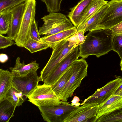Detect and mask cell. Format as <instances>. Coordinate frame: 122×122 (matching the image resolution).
Returning <instances> with one entry per match:
<instances>
[{
    "instance_id": "obj_28",
    "label": "cell",
    "mask_w": 122,
    "mask_h": 122,
    "mask_svg": "<svg viewBox=\"0 0 122 122\" xmlns=\"http://www.w3.org/2000/svg\"><path fill=\"white\" fill-rule=\"evenodd\" d=\"M112 50L117 52L120 59L122 58V35L114 34L112 39Z\"/></svg>"
},
{
    "instance_id": "obj_13",
    "label": "cell",
    "mask_w": 122,
    "mask_h": 122,
    "mask_svg": "<svg viewBox=\"0 0 122 122\" xmlns=\"http://www.w3.org/2000/svg\"><path fill=\"white\" fill-rule=\"evenodd\" d=\"M25 2L13 8L10 12L11 15L7 36L14 41L19 31L25 7Z\"/></svg>"
},
{
    "instance_id": "obj_20",
    "label": "cell",
    "mask_w": 122,
    "mask_h": 122,
    "mask_svg": "<svg viewBox=\"0 0 122 122\" xmlns=\"http://www.w3.org/2000/svg\"><path fill=\"white\" fill-rule=\"evenodd\" d=\"M108 7L107 3L97 11L77 31L85 29V32L89 30L96 29L101 19L106 12Z\"/></svg>"
},
{
    "instance_id": "obj_3",
    "label": "cell",
    "mask_w": 122,
    "mask_h": 122,
    "mask_svg": "<svg viewBox=\"0 0 122 122\" xmlns=\"http://www.w3.org/2000/svg\"><path fill=\"white\" fill-rule=\"evenodd\" d=\"M72 64V74L59 97L63 101H67L73 95L76 89L80 86L82 80L87 76L88 64L85 59H78Z\"/></svg>"
},
{
    "instance_id": "obj_2",
    "label": "cell",
    "mask_w": 122,
    "mask_h": 122,
    "mask_svg": "<svg viewBox=\"0 0 122 122\" xmlns=\"http://www.w3.org/2000/svg\"><path fill=\"white\" fill-rule=\"evenodd\" d=\"M44 23L39 28L40 35H49L71 29L72 23L66 16L58 12H50L41 18Z\"/></svg>"
},
{
    "instance_id": "obj_18",
    "label": "cell",
    "mask_w": 122,
    "mask_h": 122,
    "mask_svg": "<svg viewBox=\"0 0 122 122\" xmlns=\"http://www.w3.org/2000/svg\"><path fill=\"white\" fill-rule=\"evenodd\" d=\"M14 76L12 72L0 69V102L5 98V95L12 86Z\"/></svg>"
},
{
    "instance_id": "obj_37",
    "label": "cell",
    "mask_w": 122,
    "mask_h": 122,
    "mask_svg": "<svg viewBox=\"0 0 122 122\" xmlns=\"http://www.w3.org/2000/svg\"><path fill=\"white\" fill-rule=\"evenodd\" d=\"M121 62L120 64V65L121 67V69L122 72V58L121 59Z\"/></svg>"
},
{
    "instance_id": "obj_24",
    "label": "cell",
    "mask_w": 122,
    "mask_h": 122,
    "mask_svg": "<svg viewBox=\"0 0 122 122\" xmlns=\"http://www.w3.org/2000/svg\"><path fill=\"white\" fill-rule=\"evenodd\" d=\"M95 122H122V108L102 116Z\"/></svg>"
},
{
    "instance_id": "obj_8",
    "label": "cell",
    "mask_w": 122,
    "mask_h": 122,
    "mask_svg": "<svg viewBox=\"0 0 122 122\" xmlns=\"http://www.w3.org/2000/svg\"><path fill=\"white\" fill-rule=\"evenodd\" d=\"M96 29H109L122 21V0H111Z\"/></svg>"
},
{
    "instance_id": "obj_11",
    "label": "cell",
    "mask_w": 122,
    "mask_h": 122,
    "mask_svg": "<svg viewBox=\"0 0 122 122\" xmlns=\"http://www.w3.org/2000/svg\"><path fill=\"white\" fill-rule=\"evenodd\" d=\"M78 46L73 48L56 66L43 81L51 85L54 84L72 62L79 57Z\"/></svg>"
},
{
    "instance_id": "obj_33",
    "label": "cell",
    "mask_w": 122,
    "mask_h": 122,
    "mask_svg": "<svg viewBox=\"0 0 122 122\" xmlns=\"http://www.w3.org/2000/svg\"><path fill=\"white\" fill-rule=\"evenodd\" d=\"M109 29L114 34L122 35V21Z\"/></svg>"
},
{
    "instance_id": "obj_23",
    "label": "cell",
    "mask_w": 122,
    "mask_h": 122,
    "mask_svg": "<svg viewBox=\"0 0 122 122\" xmlns=\"http://www.w3.org/2000/svg\"><path fill=\"white\" fill-rule=\"evenodd\" d=\"M22 93L12 86L6 94L5 99L11 103L16 108L22 105L24 101Z\"/></svg>"
},
{
    "instance_id": "obj_16",
    "label": "cell",
    "mask_w": 122,
    "mask_h": 122,
    "mask_svg": "<svg viewBox=\"0 0 122 122\" xmlns=\"http://www.w3.org/2000/svg\"><path fill=\"white\" fill-rule=\"evenodd\" d=\"M35 60L25 65L24 61L22 63L20 62V58L18 57L16 58L14 66L10 67L9 69L14 76H24L30 72L37 71L39 68V64Z\"/></svg>"
},
{
    "instance_id": "obj_22",
    "label": "cell",
    "mask_w": 122,
    "mask_h": 122,
    "mask_svg": "<svg viewBox=\"0 0 122 122\" xmlns=\"http://www.w3.org/2000/svg\"><path fill=\"white\" fill-rule=\"evenodd\" d=\"M15 108L11 103L5 99L0 102V122H9L14 116Z\"/></svg>"
},
{
    "instance_id": "obj_25",
    "label": "cell",
    "mask_w": 122,
    "mask_h": 122,
    "mask_svg": "<svg viewBox=\"0 0 122 122\" xmlns=\"http://www.w3.org/2000/svg\"><path fill=\"white\" fill-rule=\"evenodd\" d=\"M24 47L32 53L50 47L49 45L44 42H40L30 37L25 45Z\"/></svg>"
},
{
    "instance_id": "obj_35",
    "label": "cell",
    "mask_w": 122,
    "mask_h": 122,
    "mask_svg": "<svg viewBox=\"0 0 122 122\" xmlns=\"http://www.w3.org/2000/svg\"><path fill=\"white\" fill-rule=\"evenodd\" d=\"M8 57L6 54L1 53L0 55V61L2 63L5 62L8 60Z\"/></svg>"
},
{
    "instance_id": "obj_21",
    "label": "cell",
    "mask_w": 122,
    "mask_h": 122,
    "mask_svg": "<svg viewBox=\"0 0 122 122\" xmlns=\"http://www.w3.org/2000/svg\"><path fill=\"white\" fill-rule=\"evenodd\" d=\"M73 72V66L72 63L56 81L51 85L52 89L58 98L71 78Z\"/></svg>"
},
{
    "instance_id": "obj_5",
    "label": "cell",
    "mask_w": 122,
    "mask_h": 122,
    "mask_svg": "<svg viewBox=\"0 0 122 122\" xmlns=\"http://www.w3.org/2000/svg\"><path fill=\"white\" fill-rule=\"evenodd\" d=\"M27 97L29 102L38 107L57 105L63 102L58 97L51 85L44 83L38 85Z\"/></svg>"
},
{
    "instance_id": "obj_7",
    "label": "cell",
    "mask_w": 122,
    "mask_h": 122,
    "mask_svg": "<svg viewBox=\"0 0 122 122\" xmlns=\"http://www.w3.org/2000/svg\"><path fill=\"white\" fill-rule=\"evenodd\" d=\"M67 39L63 40L53 46L51 56L46 65L41 70L40 80L44 81L56 66L73 48Z\"/></svg>"
},
{
    "instance_id": "obj_12",
    "label": "cell",
    "mask_w": 122,
    "mask_h": 122,
    "mask_svg": "<svg viewBox=\"0 0 122 122\" xmlns=\"http://www.w3.org/2000/svg\"><path fill=\"white\" fill-rule=\"evenodd\" d=\"M41 81L37 71L30 72L24 76H14L12 86L18 91L21 92L24 96H27L38 85Z\"/></svg>"
},
{
    "instance_id": "obj_6",
    "label": "cell",
    "mask_w": 122,
    "mask_h": 122,
    "mask_svg": "<svg viewBox=\"0 0 122 122\" xmlns=\"http://www.w3.org/2000/svg\"><path fill=\"white\" fill-rule=\"evenodd\" d=\"M79 107L70 104L66 101H63L57 105L38 108L44 121L47 122H64L69 114Z\"/></svg>"
},
{
    "instance_id": "obj_31",
    "label": "cell",
    "mask_w": 122,
    "mask_h": 122,
    "mask_svg": "<svg viewBox=\"0 0 122 122\" xmlns=\"http://www.w3.org/2000/svg\"><path fill=\"white\" fill-rule=\"evenodd\" d=\"M39 33L37 23L34 19L32 25L30 37L33 39L40 42H42Z\"/></svg>"
},
{
    "instance_id": "obj_10",
    "label": "cell",
    "mask_w": 122,
    "mask_h": 122,
    "mask_svg": "<svg viewBox=\"0 0 122 122\" xmlns=\"http://www.w3.org/2000/svg\"><path fill=\"white\" fill-rule=\"evenodd\" d=\"M99 105L94 103L84 104L72 111L64 122H95Z\"/></svg>"
},
{
    "instance_id": "obj_36",
    "label": "cell",
    "mask_w": 122,
    "mask_h": 122,
    "mask_svg": "<svg viewBox=\"0 0 122 122\" xmlns=\"http://www.w3.org/2000/svg\"><path fill=\"white\" fill-rule=\"evenodd\" d=\"M79 101L80 99L78 97L76 96H75L71 101L72 103L71 104L74 105L79 106L81 104L78 102Z\"/></svg>"
},
{
    "instance_id": "obj_9",
    "label": "cell",
    "mask_w": 122,
    "mask_h": 122,
    "mask_svg": "<svg viewBox=\"0 0 122 122\" xmlns=\"http://www.w3.org/2000/svg\"><path fill=\"white\" fill-rule=\"evenodd\" d=\"M116 78L98 88L92 95L85 99L81 104L94 103L98 105L108 100L122 82V77L115 76Z\"/></svg>"
},
{
    "instance_id": "obj_30",
    "label": "cell",
    "mask_w": 122,
    "mask_h": 122,
    "mask_svg": "<svg viewBox=\"0 0 122 122\" xmlns=\"http://www.w3.org/2000/svg\"><path fill=\"white\" fill-rule=\"evenodd\" d=\"M85 30H80L75 33L67 40L69 42L72 43L76 46L82 44L84 41L86 37L84 36Z\"/></svg>"
},
{
    "instance_id": "obj_15",
    "label": "cell",
    "mask_w": 122,
    "mask_h": 122,
    "mask_svg": "<svg viewBox=\"0 0 122 122\" xmlns=\"http://www.w3.org/2000/svg\"><path fill=\"white\" fill-rule=\"evenodd\" d=\"M92 0H81L74 7L70 8L67 15L72 24L76 27L79 24L87 7Z\"/></svg>"
},
{
    "instance_id": "obj_19",
    "label": "cell",
    "mask_w": 122,
    "mask_h": 122,
    "mask_svg": "<svg viewBox=\"0 0 122 122\" xmlns=\"http://www.w3.org/2000/svg\"><path fill=\"white\" fill-rule=\"evenodd\" d=\"M108 2L105 0H92L85 10L80 23L76 27L77 30L84 25L100 9L106 4Z\"/></svg>"
},
{
    "instance_id": "obj_4",
    "label": "cell",
    "mask_w": 122,
    "mask_h": 122,
    "mask_svg": "<svg viewBox=\"0 0 122 122\" xmlns=\"http://www.w3.org/2000/svg\"><path fill=\"white\" fill-rule=\"evenodd\" d=\"M25 3L20 29L14 41L15 44L20 47H24L30 37L31 27L36 13V0H27Z\"/></svg>"
},
{
    "instance_id": "obj_29",
    "label": "cell",
    "mask_w": 122,
    "mask_h": 122,
    "mask_svg": "<svg viewBox=\"0 0 122 122\" xmlns=\"http://www.w3.org/2000/svg\"><path fill=\"white\" fill-rule=\"evenodd\" d=\"M45 4L48 12H58L61 10L62 0H41Z\"/></svg>"
},
{
    "instance_id": "obj_32",
    "label": "cell",
    "mask_w": 122,
    "mask_h": 122,
    "mask_svg": "<svg viewBox=\"0 0 122 122\" xmlns=\"http://www.w3.org/2000/svg\"><path fill=\"white\" fill-rule=\"evenodd\" d=\"M13 40L10 37L0 34V49L6 48L15 44Z\"/></svg>"
},
{
    "instance_id": "obj_34",
    "label": "cell",
    "mask_w": 122,
    "mask_h": 122,
    "mask_svg": "<svg viewBox=\"0 0 122 122\" xmlns=\"http://www.w3.org/2000/svg\"><path fill=\"white\" fill-rule=\"evenodd\" d=\"M112 95L122 97V82L113 93Z\"/></svg>"
},
{
    "instance_id": "obj_14",
    "label": "cell",
    "mask_w": 122,
    "mask_h": 122,
    "mask_svg": "<svg viewBox=\"0 0 122 122\" xmlns=\"http://www.w3.org/2000/svg\"><path fill=\"white\" fill-rule=\"evenodd\" d=\"M122 108V97L112 95L107 101L99 105L95 121L102 116Z\"/></svg>"
},
{
    "instance_id": "obj_17",
    "label": "cell",
    "mask_w": 122,
    "mask_h": 122,
    "mask_svg": "<svg viewBox=\"0 0 122 122\" xmlns=\"http://www.w3.org/2000/svg\"><path fill=\"white\" fill-rule=\"evenodd\" d=\"M78 31L76 27L74 26L72 28L54 34L45 35L41 38L42 42L48 44L50 48L60 42L67 39Z\"/></svg>"
},
{
    "instance_id": "obj_27",
    "label": "cell",
    "mask_w": 122,
    "mask_h": 122,
    "mask_svg": "<svg viewBox=\"0 0 122 122\" xmlns=\"http://www.w3.org/2000/svg\"><path fill=\"white\" fill-rule=\"evenodd\" d=\"M10 12L0 13V34L7 33L9 30L11 20Z\"/></svg>"
},
{
    "instance_id": "obj_26",
    "label": "cell",
    "mask_w": 122,
    "mask_h": 122,
    "mask_svg": "<svg viewBox=\"0 0 122 122\" xmlns=\"http://www.w3.org/2000/svg\"><path fill=\"white\" fill-rule=\"evenodd\" d=\"M27 0H0V13L10 12L15 7Z\"/></svg>"
},
{
    "instance_id": "obj_1",
    "label": "cell",
    "mask_w": 122,
    "mask_h": 122,
    "mask_svg": "<svg viewBox=\"0 0 122 122\" xmlns=\"http://www.w3.org/2000/svg\"><path fill=\"white\" fill-rule=\"evenodd\" d=\"M113 35L110 29L99 28L89 30L84 41L79 45V57L85 59L93 55L98 58L112 50Z\"/></svg>"
}]
</instances>
